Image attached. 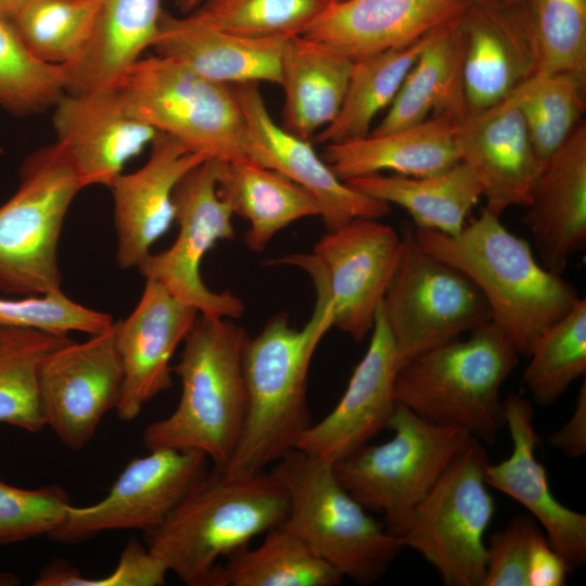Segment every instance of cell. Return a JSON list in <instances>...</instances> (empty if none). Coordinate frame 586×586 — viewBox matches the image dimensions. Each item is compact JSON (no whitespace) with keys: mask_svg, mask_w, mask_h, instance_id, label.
<instances>
[{"mask_svg":"<svg viewBox=\"0 0 586 586\" xmlns=\"http://www.w3.org/2000/svg\"><path fill=\"white\" fill-rule=\"evenodd\" d=\"M95 16L82 54L65 71V92L112 88L152 48L161 0H94Z\"/></svg>","mask_w":586,"mask_h":586,"instance_id":"obj_28","label":"cell"},{"mask_svg":"<svg viewBox=\"0 0 586 586\" xmlns=\"http://www.w3.org/2000/svg\"><path fill=\"white\" fill-rule=\"evenodd\" d=\"M549 444L570 457H581L586 453V383L583 382L570 419L553 432Z\"/></svg>","mask_w":586,"mask_h":586,"instance_id":"obj_47","label":"cell"},{"mask_svg":"<svg viewBox=\"0 0 586 586\" xmlns=\"http://www.w3.org/2000/svg\"><path fill=\"white\" fill-rule=\"evenodd\" d=\"M333 2H340V1H344V0H332Z\"/></svg>","mask_w":586,"mask_h":586,"instance_id":"obj_52","label":"cell"},{"mask_svg":"<svg viewBox=\"0 0 586 586\" xmlns=\"http://www.w3.org/2000/svg\"><path fill=\"white\" fill-rule=\"evenodd\" d=\"M506 426L512 442L508 458L488 463L485 481L525 507L547 533L549 544L571 566L586 563V515L558 501L535 449L534 410L528 399L509 394L504 399Z\"/></svg>","mask_w":586,"mask_h":586,"instance_id":"obj_23","label":"cell"},{"mask_svg":"<svg viewBox=\"0 0 586 586\" xmlns=\"http://www.w3.org/2000/svg\"><path fill=\"white\" fill-rule=\"evenodd\" d=\"M220 165L206 158L181 178L173 194L178 234L168 249L150 253L137 268L200 315L235 319L245 310L242 300L229 291L209 290L200 272L206 253L217 242L235 237L233 213L218 193Z\"/></svg>","mask_w":586,"mask_h":586,"instance_id":"obj_12","label":"cell"},{"mask_svg":"<svg viewBox=\"0 0 586 586\" xmlns=\"http://www.w3.org/2000/svg\"><path fill=\"white\" fill-rule=\"evenodd\" d=\"M539 532L531 519L518 517L504 530L493 534L486 545L482 586H528L530 552Z\"/></svg>","mask_w":586,"mask_h":586,"instance_id":"obj_45","label":"cell"},{"mask_svg":"<svg viewBox=\"0 0 586 586\" xmlns=\"http://www.w3.org/2000/svg\"><path fill=\"white\" fill-rule=\"evenodd\" d=\"M502 3H507V4H518V3H524V2H527L530 0H498Z\"/></svg>","mask_w":586,"mask_h":586,"instance_id":"obj_51","label":"cell"},{"mask_svg":"<svg viewBox=\"0 0 586 586\" xmlns=\"http://www.w3.org/2000/svg\"><path fill=\"white\" fill-rule=\"evenodd\" d=\"M123 369L114 323L81 343L69 341L41 362L38 403L44 422L68 448L79 450L102 419L117 408Z\"/></svg>","mask_w":586,"mask_h":586,"instance_id":"obj_14","label":"cell"},{"mask_svg":"<svg viewBox=\"0 0 586 586\" xmlns=\"http://www.w3.org/2000/svg\"><path fill=\"white\" fill-rule=\"evenodd\" d=\"M484 444L472 438L415 510L400 536L447 586H482L485 532L495 512Z\"/></svg>","mask_w":586,"mask_h":586,"instance_id":"obj_10","label":"cell"},{"mask_svg":"<svg viewBox=\"0 0 586 586\" xmlns=\"http://www.w3.org/2000/svg\"><path fill=\"white\" fill-rule=\"evenodd\" d=\"M366 354L336 406L301 436L296 448L334 464L388 428L396 407L399 369L394 343L379 308Z\"/></svg>","mask_w":586,"mask_h":586,"instance_id":"obj_20","label":"cell"},{"mask_svg":"<svg viewBox=\"0 0 586 586\" xmlns=\"http://www.w3.org/2000/svg\"><path fill=\"white\" fill-rule=\"evenodd\" d=\"M128 111L206 158L246 157L244 117L231 85L162 55L141 58L115 85Z\"/></svg>","mask_w":586,"mask_h":586,"instance_id":"obj_8","label":"cell"},{"mask_svg":"<svg viewBox=\"0 0 586 586\" xmlns=\"http://www.w3.org/2000/svg\"><path fill=\"white\" fill-rule=\"evenodd\" d=\"M218 193L233 215L250 222L244 241L256 253L294 221L320 216V207L307 190L247 157L221 162Z\"/></svg>","mask_w":586,"mask_h":586,"instance_id":"obj_31","label":"cell"},{"mask_svg":"<svg viewBox=\"0 0 586 586\" xmlns=\"http://www.w3.org/2000/svg\"><path fill=\"white\" fill-rule=\"evenodd\" d=\"M168 570L148 547L130 540L124 548L118 564L99 578L82 576L64 560L55 559L47 564L35 579L36 586H161L165 584Z\"/></svg>","mask_w":586,"mask_h":586,"instance_id":"obj_44","label":"cell"},{"mask_svg":"<svg viewBox=\"0 0 586 586\" xmlns=\"http://www.w3.org/2000/svg\"><path fill=\"white\" fill-rule=\"evenodd\" d=\"M245 330L230 318L199 314L183 340L179 361L171 367L181 382L174 411L146 426L148 450H196L221 470L242 432L246 393L242 355Z\"/></svg>","mask_w":586,"mask_h":586,"instance_id":"obj_4","label":"cell"},{"mask_svg":"<svg viewBox=\"0 0 586 586\" xmlns=\"http://www.w3.org/2000/svg\"><path fill=\"white\" fill-rule=\"evenodd\" d=\"M13 584V577L12 576H0V585H11Z\"/></svg>","mask_w":586,"mask_h":586,"instance_id":"obj_50","label":"cell"},{"mask_svg":"<svg viewBox=\"0 0 586 586\" xmlns=\"http://www.w3.org/2000/svg\"><path fill=\"white\" fill-rule=\"evenodd\" d=\"M572 566L539 532L531 548L527 566L528 586H563Z\"/></svg>","mask_w":586,"mask_h":586,"instance_id":"obj_46","label":"cell"},{"mask_svg":"<svg viewBox=\"0 0 586 586\" xmlns=\"http://www.w3.org/2000/svg\"><path fill=\"white\" fill-rule=\"evenodd\" d=\"M292 266L305 270L316 289L311 317L292 328L284 313L271 317L242 355L246 411L238 445L222 472L250 475L265 471L296 448L311 425L307 377L315 351L333 327V306L323 270L313 254H293Z\"/></svg>","mask_w":586,"mask_h":586,"instance_id":"obj_1","label":"cell"},{"mask_svg":"<svg viewBox=\"0 0 586 586\" xmlns=\"http://www.w3.org/2000/svg\"><path fill=\"white\" fill-rule=\"evenodd\" d=\"M537 72L586 74V0H530Z\"/></svg>","mask_w":586,"mask_h":586,"instance_id":"obj_41","label":"cell"},{"mask_svg":"<svg viewBox=\"0 0 586 586\" xmlns=\"http://www.w3.org/2000/svg\"><path fill=\"white\" fill-rule=\"evenodd\" d=\"M289 513L283 524L342 576L369 585L404 548L339 482L333 464L297 448L273 463Z\"/></svg>","mask_w":586,"mask_h":586,"instance_id":"obj_6","label":"cell"},{"mask_svg":"<svg viewBox=\"0 0 586 586\" xmlns=\"http://www.w3.org/2000/svg\"><path fill=\"white\" fill-rule=\"evenodd\" d=\"M460 162L481 183L486 208L500 217L512 206L525 208L545 165L522 114L508 98L458 124Z\"/></svg>","mask_w":586,"mask_h":586,"instance_id":"obj_21","label":"cell"},{"mask_svg":"<svg viewBox=\"0 0 586 586\" xmlns=\"http://www.w3.org/2000/svg\"><path fill=\"white\" fill-rule=\"evenodd\" d=\"M71 506L58 485L27 489L0 480V545L49 536L63 524Z\"/></svg>","mask_w":586,"mask_h":586,"instance_id":"obj_42","label":"cell"},{"mask_svg":"<svg viewBox=\"0 0 586 586\" xmlns=\"http://www.w3.org/2000/svg\"><path fill=\"white\" fill-rule=\"evenodd\" d=\"M380 306L399 368L491 320L479 289L458 269L422 251L412 230Z\"/></svg>","mask_w":586,"mask_h":586,"instance_id":"obj_11","label":"cell"},{"mask_svg":"<svg viewBox=\"0 0 586 586\" xmlns=\"http://www.w3.org/2000/svg\"><path fill=\"white\" fill-rule=\"evenodd\" d=\"M53 109L55 142L69 156L85 188L111 187L158 133L128 111L115 87L64 92Z\"/></svg>","mask_w":586,"mask_h":586,"instance_id":"obj_19","label":"cell"},{"mask_svg":"<svg viewBox=\"0 0 586 586\" xmlns=\"http://www.w3.org/2000/svg\"><path fill=\"white\" fill-rule=\"evenodd\" d=\"M540 264L562 276L586 245V122L546 160L522 217Z\"/></svg>","mask_w":586,"mask_h":586,"instance_id":"obj_25","label":"cell"},{"mask_svg":"<svg viewBox=\"0 0 586 586\" xmlns=\"http://www.w3.org/2000/svg\"><path fill=\"white\" fill-rule=\"evenodd\" d=\"M82 189L76 167L56 142L25 160L16 192L0 206V293L37 296L61 290L60 235Z\"/></svg>","mask_w":586,"mask_h":586,"instance_id":"obj_9","label":"cell"},{"mask_svg":"<svg viewBox=\"0 0 586 586\" xmlns=\"http://www.w3.org/2000/svg\"><path fill=\"white\" fill-rule=\"evenodd\" d=\"M509 99L522 114L537 154L546 162L584 120L586 74L536 72Z\"/></svg>","mask_w":586,"mask_h":586,"instance_id":"obj_36","label":"cell"},{"mask_svg":"<svg viewBox=\"0 0 586 586\" xmlns=\"http://www.w3.org/2000/svg\"><path fill=\"white\" fill-rule=\"evenodd\" d=\"M65 81L63 66L36 58L12 22L0 16V106L18 115L53 107Z\"/></svg>","mask_w":586,"mask_h":586,"instance_id":"obj_40","label":"cell"},{"mask_svg":"<svg viewBox=\"0 0 586 586\" xmlns=\"http://www.w3.org/2000/svg\"><path fill=\"white\" fill-rule=\"evenodd\" d=\"M459 20L434 31L383 119L369 133L400 130L433 116L461 120L469 113L462 87L463 47Z\"/></svg>","mask_w":586,"mask_h":586,"instance_id":"obj_30","label":"cell"},{"mask_svg":"<svg viewBox=\"0 0 586 586\" xmlns=\"http://www.w3.org/2000/svg\"><path fill=\"white\" fill-rule=\"evenodd\" d=\"M199 311L163 284L145 279L141 297L124 320L114 323L123 369L117 416L136 419L143 406L173 386L171 357L192 328Z\"/></svg>","mask_w":586,"mask_h":586,"instance_id":"obj_18","label":"cell"},{"mask_svg":"<svg viewBox=\"0 0 586 586\" xmlns=\"http://www.w3.org/2000/svg\"><path fill=\"white\" fill-rule=\"evenodd\" d=\"M354 60L329 43L293 36L285 39L280 64L284 90L283 127L309 140L328 126L342 105Z\"/></svg>","mask_w":586,"mask_h":586,"instance_id":"obj_29","label":"cell"},{"mask_svg":"<svg viewBox=\"0 0 586 586\" xmlns=\"http://www.w3.org/2000/svg\"><path fill=\"white\" fill-rule=\"evenodd\" d=\"M459 122L433 116L400 130L326 144L322 158L343 181L384 170L403 176L437 174L460 162Z\"/></svg>","mask_w":586,"mask_h":586,"instance_id":"obj_27","label":"cell"},{"mask_svg":"<svg viewBox=\"0 0 586 586\" xmlns=\"http://www.w3.org/2000/svg\"><path fill=\"white\" fill-rule=\"evenodd\" d=\"M208 461L196 450H149L128 462L102 500L86 507L72 505L63 524L49 537L74 544L104 531H151L206 475Z\"/></svg>","mask_w":586,"mask_h":586,"instance_id":"obj_13","label":"cell"},{"mask_svg":"<svg viewBox=\"0 0 586 586\" xmlns=\"http://www.w3.org/2000/svg\"><path fill=\"white\" fill-rule=\"evenodd\" d=\"M332 0H205L194 18L253 38L288 39L303 35Z\"/></svg>","mask_w":586,"mask_h":586,"instance_id":"obj_39","label":"cell"},{"mask_svg":"<svg viewBox=\"0 0 586 586\" xmlns=\"http://www.w3.org/2000/svg\"><path fill=\"white\" fill-rule=\"evenodd\" d=\"M232 87L244 117L246 157L307 190L320 207L327 231L357 218L380 219L391 213L390 204L360 193L340 179L309 140L278 125L266 107L258 84Z\"/></svg>","mask_w":586,"mask_h":586,"instance_id":"obj_16","label":"cell"},{"mask_svg":"<svg viewBox=\"0 0 586 586\" xmlns=\"http://www.w3.org/2000/svg\"><path fill=\"white\" fill-rule=\"evenodd\" d=\"M285 39L253 38L218 29L187 14L163 11L152 48L198 74L227 85L280 84Z\"/></svg>","mask_w":586,"mask_h":586,"instance_id":"obj_26","label":"cell"},{"mask_svg":"<svg viewBox=\"0 0 586 586\" xmlns=\"http://www.w3.org/2000/svg\"><path fill=\"white\" fill-rule=\"evenodd\" d=\"M0 324L59 334L77 331L94 335L107 330L113 319L105 313L76 303L58 290L17 300L0 297Z\"/></svg>","mask_w":586,"mask_h":586,"instance_id":"obj_43","label":"cell"},{"mask_svg":"<svg viewBox=\"0 0 586 586\" xmlns=\"http://www.w3.org/2000/svg\"><path fill=\"white\" fill-rule=\"evenodd\" d=\"M29 0H0V16L12 20Z\"/></svg>","mask_w":586,"mask_h":586,"instance_id":"obj_48","label":"cell"},{"mask_svg":"<svg viewBox=\"0 0 586 586\" xmlns=\"http://www.w3.org/2000/svg\"><path fill=\"white\" fill-rule=\"evenodd\" d=\"M469 333L403 365L395 398L429 422L460 428L493 445L506 425L500 388L515 369L519 353L492 320Z\"/></svg>","mask_w":586,"mask_h":586,"instance_id":"obj_5","label":"cell"},{"mask_svg":"<svg viewBox=\"0 0 586 586\" xmlns=\"http://www.w3.org/2000/svg\"><path fill=\"white\" fill-rule=\"evenodd\" d=\"M403 245L394 228L373 218L354 219L320 238L313 255L327 279L333 327L357 342L372 330Z\"/></svg>","mask_w":586,"mask_h":586,"instance_id":"obj_15","label":"cell"},{"mask_svg":"<svg viewBox=\"0 0 586 586\" xmlns=\"http://www.w3.org/2000/svg\"><path fill=\"white\" fill-rule=\"evenodd\" d=\"M72 341L68 334L0 324V423L37 433L44 428L38 403L41 362Z\"/></svg>","mask_w":586,"mask_h":586,"instance_id":"obj_35","label":"cell"},{"mask_svg":"<svg viewBox=\"0 0 586 586\" xmlns=\"http://www.w3.org/2000/svg\"><path fill=\"white\" fill-rule=\"evenodd\" d=\"M288 513L286 493L270 472L230 475L213 469L144 536L168 572L188 586H211L221 557L280 526Z\"/></svg>","mask_w":586,"mask_h":586,"instance_id":"obj_3","label":"cell"},{"mask_svg":"<svg viewBox=\"0 0 586 586\" xmlns=\"http://www.w3.org/2000/svg\"><path fill=\"white\" fill-rule=\"evenodd\" d=\"M473 1H332L303 36L329 43L356 60L412 43L459 20Z\"/></svg>","mask_w":586,"mask_h":586,"instance_id":"obj_24","label":"cell"},{"mask_svg":"<svg viewBox=\"0 0 586 586\" xmlns=\"http://www.w3.org/2000/svg\"><path fill=\"white\" fill-rule=\"evenodd\" d=\"M523 383L540 406L556 403L586 371V301H579L534 344Z\"/></svg>","mask_w":586,"mask_h":586,"instance_id":"obj_38","label":"cell"},{"mask_svg":"<svg viewBox=\"0 0 586 586\" xmlns=\"http://www.w3.org/2000/svg\"><path fill=\"white\" fill-rule=\"evenodd\" d=\"M214 570L211 586H335L343 576L284 524Z\"/></svg>","mask_w":586,"mask_h":586,"instance_id":"obj_33","label":"cell"},{"mask_svg":"<svg viewBox=\"0 0 586 586\" xmlns=\"http://www.w3.org/2000/svg\"><path fill=\"white\" fill-rule=\"evenodd\" d=\"M391 440L366 444L333 464L341 485L365 508L384 514L402 536L419 504L473 438L460 428L429 422L397 403Z\"/></svg>","mask_w":586,"mask_h":586,"instance_id":"obj_7","label":"cell"},{"mask_svg":"<svg viewBox=\"0 0 586 586\" xmlns=\"http://www.w3.org/2000/svg\"><path fill=\"white\" fill-rule=\"evenodd\" d=\"M177 8L186 13L189 14L193 12L196 8H199L205 0H174Z\"/></svg>","mask_w":586,"mask_h":586,"instance_id":"obj_49","label":"cell"},{"mask_svg":"<svg viewBox=\"0 0 586 586\" xmlns=\"http://www.w3.org/2000/svg\"><path fill=\"white\" fill-rule=\"evenodd\" d=\"M368 196L404 208L417 229L458 233L483 198L481 183L462 162L432 175L372 174L345 180Z\"/></svg>","mask_w":586,"mask_h":586,"instance_id":"obj_32","label":"cell"},{"mask_svg":"<svg viewBox=\"0 0 586 586\" xmlns=\"http://www.w3.org/2000/svg\"><path fill=\"white\" fill-rule=\"evenodd\" d=\"M412 233L422 251L461 271L479 289L491 320L524 357L581 298L572 283L546 269L528 243L486 208L454 235L425 229Z\"/></svg>","mask_w":586,"mask_h":586,"instance_id":"obj_2","label":"cell"},{"mask_svg":"<svg viewBox=\"0 0 586 586\" xmlns=\"http://www.w3.org/2000/svg\"><path fill=\"white\" fill-rule=\"evenodd\" d=\"M95 9L94 0H29L11 22L36 58L65 67L86 49Z\"/></svg>","mask_w":586,"mask_h":586,"instance_id":"obj_37","label":"cell"},{"mask_svg":"<svg viewBox=\"0 0 586 586\" xmlns=\"http://www.w3.org/2000/svg\"><path fill=\"white\" fill-rule=\"evenodd\" d=\"M435 30L408 46L354 60L340 111L321 129L317 140L332 144L369 135L374 117L391 105L406 75Z\"/></svg>","mask_w":586,"mask_h":586,"instance_id":"obj_34","label":"cell"},{"mask_svg":"<svg viewBox=\"0 0 586 586\" xmlns=\"http://www.w3.org/2000/svg\"><path fill=\"white\" fill-rule=\"evenodd\" d=\"M463 54L462 87L469 112L508 99L538 69L528 1L507 4L474 0L459 20Z\"/></svg>","mask_w":586,"mask_h":586,"instance_id":"obj_17","label":"cell"},{"mask_svg":"<svg viewBox=\"0 0 586 586\" xmlns=\"http://www.w3.org/2000/svg\"><path fill=\"white\" fill-rule=\"evenodd\" d=\"M206 157L176 138L158 132L148 161L111 184L117 234L116 262L122 269L138 267L152 245L175 221L173 194L181 178Z\"/></svg>","mask_w":586,"mask_h":586,"instance_id":"obj_22","label":"cell"}]
</instances>
